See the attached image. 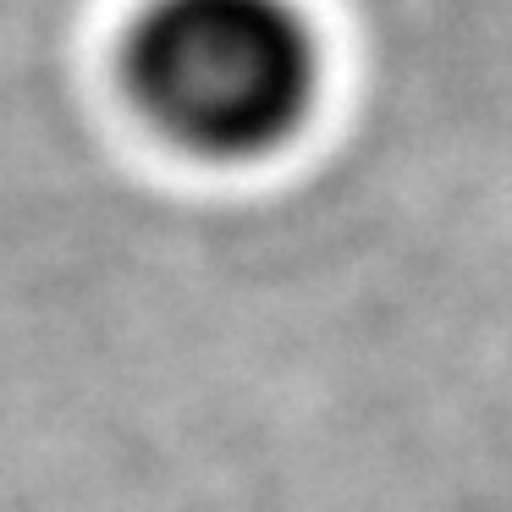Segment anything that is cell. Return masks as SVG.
Here are the masks:
<instances>
[{"label": "cell", "instance_id": "1", "mask_svg": "<svg viewBox=\"0 0 512 512\" xmlns=\"http://www.w3.org/2000/svg\"><path fill=\"white\" fill-rule=\"evenodd\" d=\"M138 116L199 160L287 149L320 100V39L298 0H149L122 45Z\"/></svg>", "mask_w": 512, "mask_h": 512}]
</instances>
